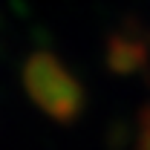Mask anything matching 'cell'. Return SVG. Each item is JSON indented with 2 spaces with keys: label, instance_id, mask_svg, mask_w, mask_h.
Returning a JSON list of instances; mask_svg holds the SVG:
<instances>
[{
  "label": "cell",
  "instance_id": "6da1fadb",
  "mask_svg": "<svg viewBox=\"0 0 150 150\" xmlns=\"http://www.w3.org/2000/svg\"><path fill=\"white\" fill-rule=\"evenodd\" d=\"M23 84L40 110L55 121L69 124L84 110V90L69 69L49 52H35L23 67Z\"/></svg>",
  "mask_w": 150,
  "mask_h": 150
},
{
  "label": "cell",
  "instance_id": "7a4b0ae2",
  "mask_svg": "<svg viewBox=\"0 0 150 150\" xmlns=\"http://www.w3.org/2000/svg\"><path fill=\"white\" fill-rule=\"evenodd\" d=\"M139 58H142V52L136 46H127V43L115 40L112 49H110V67L115 72H130L133 67H139Z\"/></svg>",
  "mask_w": 150,
  "mask_h": 150
},
{
  "label": "cell",
  "instance_id": "3957f363",
  "mask_svg": "<svg viewBox=\"0 0 150 150\" xmlns=\"http://www.w3.org/2000/svg\"><path fill=\"white\" fill-rule=\"evenodd\" d=\"M136 150H150V110L142 115V136H139Z\"/></svg>",
  "mask_w": 150,
  "mask_h": 150
}]
</instances>
